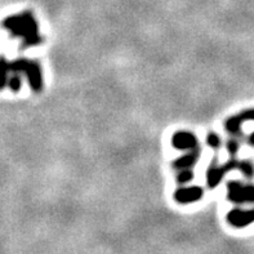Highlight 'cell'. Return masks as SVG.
I'll return each mask as SVG.
<instances>
[{
  "instance_id": "1",
  "label": "cell",
  "mask_w": 254,
  "mask_h": 254,
  "mask_svg": "<svg viewBox=\"0 0 254 254\" xmlns=\"http://www.w3.org/2000/svg\"><path fill=\"white\" fill-rule=\"evenodd\" d=\"M1 26L10 32L13 38L22 39L21 48H31L40 45L44 39L39 32V23L31 10H22L3 19Z\"/></svg>"
},
{
  "instance_id": "2",
  "label": "cell",
  "mask_w": 254,
  "mask_h": 254,
  "mask_svg": "<svg viewBox=\"0 0 254 254\" xmlns=\"http://www.w3.org/2000/svg\"><path fill=\"white\" fill-rule=\"evenodd\" d=\"M10 71L17 74H25L29 80V85L32 92L40 93L44 87L42 66L38 61H31L26 58H18L10 62Z\"/></svg>"
},
{
  "instance_id": "3",
  "label": "cell",
  "mask_w": 254,
  "mask_h": 254,
  "mask_svg": "<svg viewBox=\"0 0 254 254\" xmlns=\"http://www.w3.org/2000/svg\"><path fill=\"white\" fill-rule=\"evenodd\" d=\"M240 167H242V161L236 160L235 158H231L223 165L217 164V159H214L206 171V186H208V189H210V190L216 189L222 182L226 173H229L230 171H235V169L240 171Z\"/></svg>"
},
{
  "instance_id": "4",
  "label": "cell",
  "mask_w": 254,
  "mask_h": 254,
  "mask_svg": "<svg viewBox=\"0 0 254 254\" xmlns=\"http://www.w3.org/2000/svg\"><path fill=\"white\" fill-rule=\"evenodd\" d=\"M227 200L235 204L254 203V185H244L240 181L227 184Z\"/></svg>"
},
{
  "instance_id": "5",
  "label": "cell",
  "mask_w": 254,
  "mask_h": 254,
  "mask_svg": "<svg viewBox=\"0 0 254 254\" xmlns=\"http://www.w3.org/2000/svg\"><path fill=\"white\" fill-rule=\"evenodd\" d=\"M204 189L200 186H187V187H178L174 191L173 199L178 204H192L197 203L203 199Z\"/></svg>"
},
{
  "instance_id": "6",
  "label": "cell",
  "mask_w": 254,
  "mask_h": 254,
  "mask_svg": "<svg viewBox=\"0 0 254 254\" xmlns=\"http://www.w3.org/2000/svg\"><path fill=\"white\" fill-rule=\"evenodd\" d=\"M227 223L235 229H244L247 226L254 223V208L249 210L240 209V208H235V209L230 210L227 213Z\"/></svg>"
},
{
  "instance_id": "7",
  "label": "cell",
  "mask_w": 254,
  "mask_h": 254,
  "mask_svg": "<svg viewBox=\"0 0 254 254\" xmlns=\"http://www.w3.org/2000/svg\"><path fill=\"white\" fill-rule=\"evenodd\" d=\"M172 145L177 150L191 151V150L199 147V139L196 135L189 130H178L172 137Z\"/></svg>"
},
{
  "instance_id": "8",
  "label": "cell",
  "mask_w": 254,
  "mask_h": 254,
  "mask_svg": "<svg viewBox=\"0 0 254 254\" xmlns=\"http://www.w3.org/2000/svg\"><path fill=\"white\" fill-rule=\"evenodd\" d=\"M251 120L254 122V109H247L242 113L236 114V115L230 116L229 119L225 122V128L230 134L240 135L243 123L251 122Z\"/></svg>"
},
{
  "instance_id": "9",
  "label": "cell",
  "mask_w": 254,
  "mask_h": 254,
  "mask_svg": "<svg viewBox=\"0 0 254 254\" xmlns=\"http://www.w3.org/2000/svg\"><path fill=\"white\" fill-rule=\"evenodd\" d=\"M199 158H200V148L197 147L195 148V150L189 151L186 155H184V156L178 158L177 160H174L172 165H173L174 169H177V171H180V169H185V168H192L193 165L197 163Z\"/></svg>"
},
{
  "instance_id": "10",
  "label": "cell",
  "mask_w": 254,
  "mask_h": 254,
  "mask_svg": "<svg viewBox=\"0 0 254 254\" xmlns=\"http://www.w3.org/2000/svg\"><path fill=\"white\" fill-rule=\"evenodd\" d=\"M10 71V62H8L5 57H0V92L8 87V80H9Z\"/></svg>"
},
{
  "instance_id": "11",
  "label": "cell",
  "mask_w": 254,
  "mask_h": 254,
  "mask_svg": "<svg viewBox=\"0 0 254 254\" xmlns=\"http://www.w3.org/2000/svg\"><path fill=\"white\" fill-rule=\"evenodd\" d=\"M192 180L193 172L191 168H185V169H180V171H178L177 178H176L178 185H186L189 184V182H191Z\"/></svg>"
},
{
  "instance_id": "12",
  "label": "cell",
  "mask_w": 254,
  "mask_h": 254,
  "mask_svg": "<svg viewBox=\"0 0 254 254\" xmlns=\"http://www.w3.org/2000/svg\"><path fill=\"white\" fill-rule=\"evenodd\" d=\"M22 87V77L19 76V74L17 72H12V75L9 76V80H8V88L12 90L13 93H18Z\"/></svg>"
},
{
  "instance_id": "13",
  "label": "cell",
  "mask_w": 254,
  "mask_h": 254,
  "mask_svg": "<svg viewBox=\"0 0 254 254\" xmlns=\"http://www.w3.org/2000/svg\"><path fill=\"white\" fill-rule=\"evenodd\" d=\"M206 145L209 146L213 150H218L222 145V141H221V137L217 134L216 132H209L206 135Z\"/></svg>"
},
{
  "instance_id": "14",
  "label": "cell",
  "mask_w": 254,
  "mask_h": 254,
  "mask_svg": "<svg viewBox=\"0 0 254 254\" xmlns=\"http://www.w3.org/2000/svg\"><path fill=\"white\" fill-rule=\"evenodd\" d=\"M240 172L244 174L247 178L254 177V165L248 160H242V167H240Z\"/></svg>"
},
{
  "instance_id": "15",
  "label": "cell",
  "mask_w": 254,
  "mask_h": 254,
  "mask_svg": "<svg viewBox=\"0 0 254 254\" xmlns=\"http://www.w3.org/2000/svg\"><path fill=\"white\" fill-rule=\"evenodd\" d=\"M226 147H227V151H229V154L231 155V158H235V155L238 154L239 148H240V143H239L238 139L232 137L231 139H229V142H227Z\"/></svg>"
},
{
  "instance_id": "16",
  "label": "cell",
  "mask_w": 254,
  "mask_h": 254,
  "mask_svg": "<svg viewBox=\"0 0 254 254\" xmlns=\"http://www.w3.org/2000/svg\"><path fill=\"white\" fill-rule=\"evenodd\" d=\"M248 143H249V146L254 147V132L248 137Z\"/></svg>"
}]
</instances>
